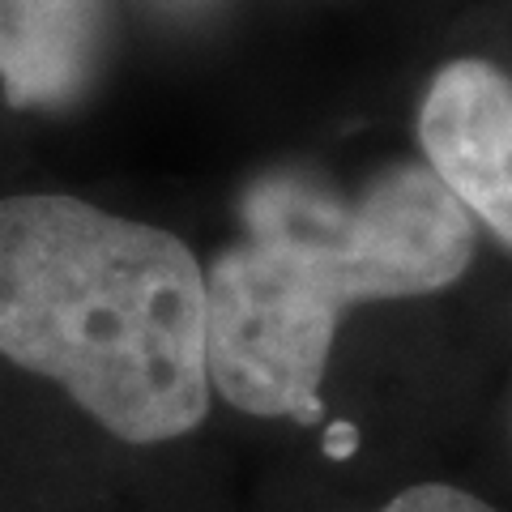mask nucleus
<instances>
[{
	"label": "nucleus",
	"mask_w": 512,
	"mask_h": 512,
	"mask_svg": "<svg viewBox=\"0 0 512 512\" xmlns=\"http://www.w3.org/2000/svg\"><path fill=\"white\" fill-rule=\"evenodd\" d=\"M474 218L431 167H393L359 201L299 171L261 175L244 239L205 269L210 389L256 419H325L320 380L346 308L453 286L474 261Z\"/></svg>",
	"instance_id": "nucleus-1"
},
{
	"label": "nucleus",
	"mask_w": 512,
	"mask_h": 512,
	"mask_svg": "<svg viewBox=\"0 0 512 512\" xmlns=\"http://www.w3.org/2000/svg\"><path fill=\"white\" fill-rule=\"evenodd\" d=\"M380 512H500V508H491L487 500H478V495L461 487L419 483V487H406L402 495H393Z\"/></svg>",
	"instance_id": "nucleus-5"
},
{
	"label": "nucleus",
	"mask_w": 512,
	"mask_h": 512,
	"mask_svg": "<svg viewBox=\"0 0 512 512\" xmlns=\"http://www.w3.org/2000/svg\"><path fill=\"white\" fill-rule=\"evenodd\" d=\"M359 448V427L355 423H333L329 431H325V457H333V461H342V457H350Z\"/></svg>",
	"instance_id": "nucleus-6"
},
{
	"label": "nucleus",
	"mask_w": 512,
	"mask_h": 512,
	"mask_svg": "<svg viewBox=\"0 0 512 512\" xmlns=\"http://www.w3.org/2000/svg\"><path fill=\"white\" fill-rule=\"evenodd\" d=\"M0 359L128 444L188 436L210 410L205 269L171 231L90 201L5 197Z\"/></svg>",
	"instance_id": "nucleus-2"
},
{
	"label": "nucleus",
	"mask_w": 512,
	"mask_h": 512,
	"mask_svg": "<svg viewBox=\"0 0 512 512\" xmlns=\"http://www.w3.org/2000/svg\"><path fill=\"white\" fill-rule=\"evenodd\" d=\"M107 47V0H0V90L9 107H64Z\"/></svg>",
	"instance_id": "nucleus-4"
},
{
	"label": "nucleus",
	"mask_w": 512,
	"mask_h": 512,
	"mask_svg": "<svg viewBox=\"0 0 512 512\" xmlns=\"http://www.w3.org/2000/svg\"><path fill=\"white\" fill-rule=\"evenodd\" d=\"M419 137L436 180L512 248V82L483 60H453L427 86Z\"/></svg>",
	"instance_id": "nucleus-3"
}]
</instances>
